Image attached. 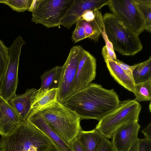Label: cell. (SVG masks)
Listing matches in <instances>:
<instances>
[{
	"mask_svg": "<svg viewBox=\"0 0 151 151\" xmlns=\"http://www.w3.org/2000/svg\"><path fill=\"white\" fill-rule=\"evenodd\" d=\"M145 137V139L151 142V123L149 124L142 131Z\"/></svg>",
	"mask_w": 151,
	"mask_h": 151,
	"instance_id": "4dcf8cb0",
	"label": "cell"
},
{
	"mask_svg": "<svg viewBox=\"0 0 151 151\" xmlns=\"http://www.w3.org/2000/svg\"><path fill=\"white\" fill-rule=\"evenodd\" d=\"M133 79L135 84L151 80V56L146 60L140 63L134 70Z\"/></svg>",
	"mask_w": 151,
	"mask_h": 151,
	"instance_id": "44dd1931",
	"label": "cell"
},
{
	"mask_svg": "<svg viewBox=\"0 0 151 151\" xmlns=\"http://www.w3.org/2000/svg\"><path fill=\"white\" fill-rule=\"evenodd\" d=\"M35 111L39 113L51 129L70 146L82 130L79 117L57 100Z\"/></svg>",
	"mask_w": 151,
	"mask_h": 151,
	"instance_id": "7a4b0ae2",
	"label": "cell"
},
{
	"mask_svg": "<svg viewBox=\"0 0 151 151\" xmlns=\"http://www.w3.org/2000/svg\"><path fill=\"white\" fill-rule=\"evenodd\" d=\"M115 62L130 78L134 81L133 77V72L134 70L139 65L140 63L133 65H129L117 59Z\"/></svg>",
	"mask_w": 151,
	"mask_h": 151,
	"instance_id": "484cf974",
	"label": "cell"
},
{
	"mask_svg": "<svg viewBox=\"0 0 151 151\" xmlns=\"http://www.w3.org/2000/svg\"><path fill=\"white\" fill-rule=\"evenodd\" d=\"M140 126L137 122L125 124L113 133L111 143L116 151H128L138 138Z\"/></svg>",
	"mask_w": 151,
	"mask_h": 151,
	"instance_id": "4fadbf2b",
	"label": "cell"
},
{
	"mask_svg": "<svg viewBox=\"0 0 151 151\" xmlns=\"http://www.w3.org/2000/svg\"><path fill=\"white\" fill-rule=\"evenodd\" d=\"M76 24L72 36L75 43L87 38L97 41L104 28L103 16L99 10L96 11L93 21H87L81 18Z\"/></svg>",
	"mask_w": 151,
	"mask_h": 151,
	"instance_id": "7c38bea8",
	"label": "cell"
},
{
	"mask_svg": "<svg viewBox=\"0 0 151 151\" xmlns=\"http://www.w3.org/2000/svg\"><path fill=\"white\" fill-rule=\"evenodd\" d=\"M37 145L35 137L21 122L10 134L0 138V151H28Z\"/></svg>",
	"mask_w": 151,
	"mask_h": 151,
	"instance_id": "9c48e42d",
	"label": "cell"
},
{
	"mask_svg": "<svg viewBox=\"0 0 151 151\" xmlns=\"http://www.w3.org/2000/svg\"><path fill=\"white\" fill-rule=\"evenodd\" d=\"M84 50L81 46L73 47L62 66L57 99L61 104H63L70 95L71 87Z\"/></svg>",
	"mask_w": 151,
	"mask_h": 151,
	"instance_id": "ba28073f",
	"label": "cell"
},
{
	"mask_svg": "<svg viewBox=\"0 0 151 151\" xmlns=\"http://www.w3.org/2000/svg\"><path fill=\"white\" fill-rule=\"evenodd\" d=\"M108 5L112 14L138 36L145 30L144 19L134 0H109Z\"/></svg>",
	"mask_w": 151,
	"mask_h": 151,
	"instance_id": "52a82bcc",
	"label": "cell"
},
{
	"mask_svg": "<svg viewBox=\"0 0 151 151\" xmlns=\"http://www.w3.org/2000/svg\"><path fill=\"white\" fill-rule=\"evenodd\" d=\"M70 147L72 151H85L77 137L71 144Z\"/></svg>",
	"mask_w": 151,
	"mask_h": 151,
	"instance_id": "f546056e",
	"label": "cell"
},
{
	"mask_svg": "<svg viewBox=\"0 0 151 151\" xmlns=\"http://www.w3.org/2000/svg\"><path fill=\"white\" fill-rule=\"evenodd\" d=\"M135 96L134 99L138 102L150 101L151 100V80L145 82L135 84L132 92Z\"/></svg>",
	"mask_w": 151,
	"mask_h": 151,
	"instance_id": "7402d4cb",
	"label": "cell"
},
{
	"mask_svg": "<svg viewBox=\"0 0 151 151\" xmlns=\"http://www.w3.org/2000/svg\"><path fill=\"white\" fill-rule=\"evenodd\" d=\"M33 0H0V3L6 5L17 12L29 11Z\"/></svg>",
	"mask_w": 151,
	"mask_h": 151,
	"instance_id": "cb8c5ba5",
	"label": "cell"
},
{
	"mask_svg": "<svg viewBox=\"0 0 151 151\" xmlns=\"http://www.w3.org/2000/svg\"><path fill=\"white\" fill-rule=\"evenodd\" d=\"M139 151H151V142L139 139Z\"/></svg>",
	"mask_w": 151,
	"mask_h": 151,
	"instance_id": "83f0119b",
	"label": "cell"
},
{
	"mask_svg": "<svg viewBox=\"0 0 151 151\" xmlns=\"http://www.w3.org/2000/svg\"><path fill=\"white\" fill-rule=\"evenodd\" d=\"M120 101L113 89H106L100 84L91 83L70 96L63 104L75 111L81 120L99 121L116 108Z\"/></svg>",
	"mask_w": 151,
	"mask_h": 151,
	"instance_id": "6da1fadb",
	"label": "cell"
},
{
	"mask_svg": "<svg viewBox=\"0 0 151 151\" xmlns=\"http://www.w3.org/2000/svg\"><path fill=\"white\" fill-rule=\"evenodd\" d=\"M103 18L105 32L114 50L123 55L133 56L142 50L139 36L113 14L106 13Z\"/></svg>",
	"mask_w": 151,
	"mask_h": 151,
	"instance_id": "3957f363",
	"label": "cell"
},
{
	"mask_svg": "<svg viewBox=\"0 0 151 151\" xmlns=\"http://www.w3.org/2000/svg\"><path fill=\"white\" fill-rule=\"evenodd\" d=\"M141 106L134 100L120 101L117 107L99 120L95 129L105 137L112 138L114 132L127 124L138 122Z\"/></svg>",
	"mask_w": 151,
	"mask_h": 151,
	"instance_id": "277c9868",
	"label": "cell"
},
{
	"mask_svg": "<svg viewBox=\"0 0 151 151\" xmlns=\"http://www.w3.org/2000/svg\"><path fill=\"white\" fill-rule=\"evenodd\" d=\"M62 66H57L45 71L40 76L41 84L40 89L58 88Z\"/></svg>",
	"mask_w": 151,
	"mask_h": 151,
	"instance_id": "ffe728a7",
	"label": "cell"
},
{
	"mask_svg": "<svg viewBox=\"0 0 151 151\" xmlns=\"http://www.w3.org/2000/svg\"><path fill=\"white\" fill-rule=\"evenodd\" d=\"M73 0H39L32 14V21L47 28L60 26V21Z\"/></svg>",
	"mask_w": 151,
	"mask_h": 151,
	"instance_id": "8992f818",
	"label": "cell"
},
{
	"mask_svg": "<svg viewBox=\"0 0 151 151\" xmlns=\"http://www.w3.org/2000/svg\"><path fill=\"white\" fill-rule=\"evenodd\" d=\"M58 91V88L49 90L40 89L37 90L33 96L31 112L57 100Z\"/></svg>",
	"mask_w": 151,
	"mask_h": 151,
	"instance_id": "d6986e66",
	"label": "cell"
},
{
	"mask_svg": "<svg viewBox=\"0 0 151 151\" xmlns=\"http://www.w3.org/2000/svg\"><path fill=\"white\" fill-rule=\"evenodd\" d=\"M26 121L47 135L59 151H72L70 146L57 134L50 127L42 116L37 111H31Z\"/></svg>",
	"mask_w": 151,
	"mask_h": 151,
	"instance_id": "9a60e30c",
	"label": "cell"
},
{
	"mask_svg": "<svg viewBox=\"0 0 151 151\" xmlns=\"http://www.w3.org/2000/svg\"><path fill=\"white\" fill-rule=\"evenodd\" d=\"M96 151H116L111 142L105 137L101 142Z\"/></svg>",
	"mask_w": 151,
	"mask_h": 151,
	"instance_id": "4316f807",
	"label": "cell"
},
{
	"mask_svg": "<svg viewBox=\"0 0 151 151\" xmlns=\"http://www.w3.org/2000/svg\"><path fill=\"white\" fill-rule=\"evenodd\" d=\"M37 90L34 88L27 89L24 93L16 94L9 101L22 121H26L31 112L33 96Z\"/></svg>",
	"mask_w": 151,
	"mask_h": 151,
	"instance_id": "2e32d148",
	"label": "cell"
},
{
	"mask_svg": "<svg viewBox=\"0 0 151 151\" xmlns=\"http://www.w3.org/2000/svg\"><path fill=\"white\" fill-rule=\"evenodd\" d=\"M144 19L145 30L151 32V0H134Z\"/></svg>",
	"mask_w": 151,
	"mask_h": 151,
	"instance_id": "603a6c76",
	"label": "cell"
},
{
	"mask_svg": "<svg viewBox=\"0 0 151 151\" xmlns=\"http://www.w3.org/2000/svg\"><path fill=\"white\" fill-rule=\"evenodd\" d=\"M39 0H33L30 8L28 11L31 12H32L34 9L37 4Z\"/></svg>",
	"mask_w": 151,
	"mask_h": 151,
	"instance_id": "d6a6232c",
	"label": "cell"
},
{
	"mask_svg": "<svg viewBox=\"0 0 151 151\" xmlns=\"http://www.w3.org/2000/svg\"><path fill=\"white\" fill-rule=\"evenodd\" d=\"M96 12L90 10H87L83 13L81 18L87 21H93L95 17Z\"/></svg>",
	"mask_w": 151,
	"mask_h": 151,
	"instance_id": "f1b7e54d",
	"label": "cell"
},
{
	"mask_svg": "<svg viewBox=\"0 0 151 151\" xmlns=\"http://www.w3.org/2000/svg\"><path fill=\"white\" fill-rule=\"evenodd\" d=\"M26 43L19 36L8 47L9 59L6 70L0 83V95L9 101L16 94L18 83V70L21 49Z\"/></svg>",
	"mask_w": 151,
	"mask_h": 151,
	"instance_id": "5b68a950",
	"label": "cell"
},
{
	"mask_svg": "<svg viewBox=\"0 0 151 151\" xmlns=\"http://www.w3.org/2000/svg\"><path fill=\"white\" fill-rule=\"evenodd\" d=\"M138 138L134 142L128 151H139V142Z\"/></svg>",
	"mask_w": 151,
	"mask_h": 151,
	"instance_id": "1f68e13d",
	"label": "cell"
},
{
	"mask_svg": "<svg viewBox=\"0 0 151 151\" xmlns=\"http://www.w3.org/2000/svg\"><path fill=\"white\" fill-rule=\"evenodd\" d=\"M8 59V47L0 39V83L6 70Z\"/></svg>",
	"mask_w": 151,
	"mask_h": 151,
	"instance_id": "d4e9b609",
	"label": "cell"
},
{
	"mask_svg": "<svg viewBox=\"0 0 151 151\" xmlns=\"http://www.w3.org/2000/svg\"><path fill=\"white\" fill-rule=\"evenodd\" d=\"M109 0H73L60 22L62 25L69 29L81 18L87 10H99L108 5Z\"/></svg>",
	"mask_w": 151,
	"mask_h": 151,
	"instance_id": "8fae6325",
	"label": "cell"
},
{
	"mask_svg": "<svg viewBox=\"0 0 151 151\" xmlns=\"http://www.w3.org/2000/svg\"><path fill=\"white\" fill-rule=\"evenodd\" d=\"M104 61L111 75L114 79L122 86L132 92L135 85L134 81L116 63L115 60L106 59Z\"/></svg>",
	"mask_w": 151,
	"mask_h": 151,
	"instance_id": "ac0fdd59",
	"label": "cell"
},
{
	"mask_svg": "<svg viewBox=\"0 0 151 151\" xmlns=\"http://www.w3.org/2000/svg\"><path fill=\"white\" fill-rule=\"evenodd\" d=\"M105 138L95 129L89 131L82 130L77 137L85 151H96Z\"/></svg>",
	"mask_w": 151,
	"mask_h": 151,
	"instance_id": "e0dca14e",
	"label": "cell"
},
{
	"mask_svg": "<svg viewBox=\"0 0 151 151\" xmlns=\"http://www.w3.org/2000/svg\"><path fill=\"white\" fill-rule=\"evenodd\" d=\"M22 121L9 101L0 95V135L5 137L11 133Z\"/></svg>",
	"mask_w": 151,
	"mask_h": 151,
	"instance_id": "5bb4252c",
	"label": "cell"
},
{
	"mask_svg": "<svg viewBox=\"0 0 151 151\" xmlns=\"http://www.w3.org/2000/svg\"><path fill=\"white\" fill-rule=\"evenodd\" d=\"M96 67L95 58L84 50L71 87L70 95L85 88L91 83L96 77Z\"/></svg>",
	"mask_w": 151,
	"mask_h": 151,
	"instance_id": "30bf717a",
	"label": "cell"
}]
</instances>
